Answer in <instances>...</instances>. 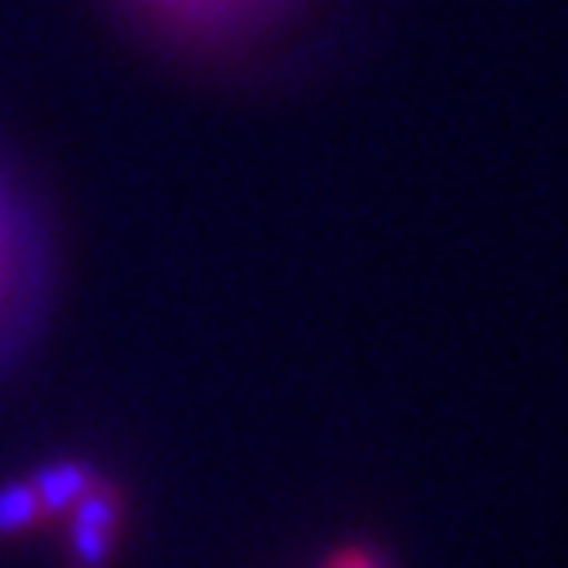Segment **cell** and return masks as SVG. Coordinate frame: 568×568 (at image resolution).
Wrapping results in <instances>:
<instances>
[{"label": "cell", "mask_w": 568, "mask_h": 568, "mask_svg": "<svg viewBox=\"0 0 568 568\" xmlns=\"http://www.w3.org/2000/svg\"><path fill=\"white\" fill-rule=\"evenodd\" d=\"M112 6L144 37L171 50L224 54L273 37L310 0H112Z\"/></svg>", "instance_id": "cell-2"}, {"label": "cell", "mask_w": 568, "mask_h": 568, "mask_svg": "<svg viewBox=\"0 0 568 568\" xmlns=\"http://www.w3.org/2000/svg\"><path fill=\"white\" fill-rule=\"evenodd\" d=\"M37 501L41 506H50V510H59V506H72L85 488H90V479H85V470L81 466H50V470H41L37 475Z\"/></svg>", "instance_id": "cell-4"}, {"label": "cell", "mask_w": 568, "mask_h": 568, "mask_svg": "<svg viewBox=\"0 0 568 568\" xmlns=\"http://www.w3.org/2000/svg\"><path fill=\"white\" fill-rule=\"evenodd\" d=\"M112 524H116V506L108 493H81L77 519H72V546L81 568H103L108 559V541H112Z\"/></svg>", "instance_id": "cell-3"}, {"label": "cell", "mask_w": 568, "mask_h": 568, "mask_svg": "<svg viewBox=\"0 0 568 568\" xmlns=\"http://www.w3.org/2000/svg\"><path fill=\"white\" fill-rule=\"evenodd\" d=\"M336 568H376V564H372L367 555H341V559H336Z\"/></svg>", "instance_id": "cell-6"}, {"label": "cell", "mask_w": 568, "mask_h": 568, "mask_svg": "<svg viewBox=\"0 0 568 568\" xmlns=\"http://www.w3.org/2000/svg\"><path fill=\"white\" fill-rule=\"evenodd\" d=\"M59 287V255L41 197L0 149V376L41 341Z\"/></svg>", "instance_id": "cell-1"}, {"label": "cell", "mask_w": 568, "mask_h": 568, "mask_svg": "<svg viewBox=\"0 0 568 568\" xmlns=\"http://www.w3.org/2000/svg\"><path fill=\"white\" fill-rule=\"evenodd\" d=\"M37 488L32 484H10L0 488V532H19L37 519Z\"/></svg>", "instance_id": "cell-5"}]
</instances>
